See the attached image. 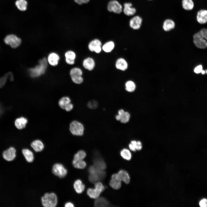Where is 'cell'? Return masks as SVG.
Here are the masks:
<instances>
[{
  "label": "cell",
  "instance_id": "42",
  "mask_svg": "<svg viewBox=\"0 0 207 207\" xmlns=\"http://www.w3.org/2000/svg\"><path fill=\"white\" fill-rule=\"evenodd\" d=\"M199 205L201 207H207V199L204 198L201 200L199 202Z\"/></svg>",
  "mask_w": 207,
  "mask_h": 207
},
{
  "label": "cell",
  "instance_id": "38",
  "mask_svg": "<svg viewBox=\"0 0 207 207\" xmlns=\"http://www.w3.org/2000/svg\"><path fill=\"white\" fill-rule=\"evenodd\" d=\"M86 155V153L85 151L82 150H79L74 155L73 160L76 161L83 160Z\"/></svg>",
  "mask_w": 207,
  "mask_h": 207
},
{
  "label": "cell",
  "instance_id": "48",
  "mask_svg": "<svg viewBox=\"0 0 207 207\" xmlns=\"http://www.w3.org/2000/svg\"><path fill=\"white\" fill-rule=\"evenodd\" d=\"M3 109L2 106L0 104V116L3 113Z\"/></svg>",
  "mask_w": 207,
  "mask_h": 207
},
{
  "label": "cell",
  "instance_id": "28",
  "mask_svg": "<svg viewBox=\"0 0 207 207\" xmlns=\"http://www.w3.org/2000/svg\"><path fill=\"white\" fill-rule=\"evenodd\" d=\"M74 187L77 193H81L84 190L85 186L81 180L77 179L74 183Z\"/></svg>",
  "mask_w": 207,
  "mask_h": 207
},
{
  "label": "cell",
  "instance_id": "46",
  "mask_svg": "<svg viewBox=\"0 0 207 207\" xmlns=\"http://www.w3.org/2000/svg\"><path fill=\"white\" fill-rule=\"evenodd\" d=\"M129 149L135 152L136 150L134 146L131 143L129 144Z\"/></svg>",
  "mask_w": 207,
  "mask_h": 207
},
{
  "label": "cell",
  "instance_id": "41",
  "mask_svg": "<svg viewBox=\"0 0 207 207\" xmlns=\"http://www.w3.org/2000/svg\"><path fill=\"white\" fill-rule=\"evenodd\" d=\"M200 34L207 41V28H204L199 31Z\"/></svg>",
  "mask_w": 207,
  "mask_h": 207
},
{
  "label": "cell",
  "instance_id": "35",
  "mask_svg": "<svg viewBox=\"0 0 207 207\" xmlns=\"http://www.w3.org/2000/svg\"><path fill=\"white\" fill-rule=\"evenodd\" d=\"M120 154L122 157L127 160H130L132 157L130 151L127 149H124L121 150Z\"/></svg>",
  "mask_w": 207,
  "mask_h": 207
},
{
  "label": "cell",
  "instance_id": "45",
  "mask_svg": "<svg viewBox=\"0 0 207 207\" xmlns=\"http://www.w3.org/2000/svg\"><path fill=\"white\" fill-rule=\"evenodd\" d=\"M90 0H74L75 2L79 5H81L83 3H87Z\"/></svg>",
  "mask_w": 207,
  "mask_h": 207
},
{
  "label": "cell",
  "instance_id": "10",
  "mask_svg": "<svg viewBox=\"0 0 207 207\" xmlns=\"http://www.w3.org/2000/svg\"><path fill=\"white\" fill-rule=\"evenodd\" d=\"M107 9L110 12L120 14L122 10V7L119 2L116 0H112L108 3Z\"/></svg>",
  "mask_w": 207,
  "mask_h": 207
},
{
  "label": "cell",
  "instance_id": "19",
  "mask_svg": "<svg viewBox=\"0 0 207 207\" xmlns=\"http://www.w3.org/2000/svg\"><path fill=\"white\" fill-rule=\"evenodd\" d=\"M59 60L60 57L57 54L52 53L49 55L47 60L50 65L55 66L58 64Z\"/></svg>",
  "mask_w": 207,
  "mask_h": 207
},
{
  "label": "cell",
  "instance_id": "6",
  "mask_svg": "<svg viewBox=\"0 0 207 207\" xmlns=\"http://www.w3.org/2000/svg\"><path fill=\"white\" fill-rule=\"evenodd\" d=\"M21 39L16 35L10 34L6 36L4 39V42L12 48H16L18 47L21 43Z\"/></svg>",
  "mask_w": 207,
  "mask_h": 207
},
{
  "label": "cell",
  "instance_id": "9",
  "mask_svg": "<svg viewBox=\"0 0 207 207\" xmlns=\"http://www.w3.org/2000/svg\"><path fill=\"white\" fill-rule=\"evenodd\" d=\"M52 171L55 175L61 178L64 177L67 173V169L62 164L60 163H56L53 165Z\"/></svg>",
  "mask_w": 207,
  "mask_h": 207
},
{
  "label": "cell",
  "instance_id": "37",
  "mask_svg": "<svg viewBox=\"0 0 207 207\" xmlns=\"http://www.w3.org/2000/svg\"><path fill=\"white\" fill-rule=\"evenodd\" d=\"M125 89L129 92H133L136 89V85L135 83L133 81L129 80L127 81L125 83Z\"/></svg>",
  "mask_w": 207,
  "mask_h": 207
},
{
  "label": "cell",
  "instance_id": "22",
  "mask_svg": "<svg viewBox=\"0 0 207 207\" xmlns=\"http://www.w3.org/2000/svg\"><path fill=\"white\" fill-rule=\"evenodd\" d=\"M66 62L68 64L72 65L74 63L76 54L72 51H67L65 54Z\"/></svg>",
  "mask_w": 207,
  "mask_h": 207
},
{
  "label": "cell",
  "instance_id": "49",
  "mask_svg": "<svg viewBox=\"0 0 207 207\" xmlns=\"http://www.w3.org/2000/svg\"><path fill=\"white\" fill-rule=\"evenodd\" d=\"M201 73L202 74H205V70H202V72H201Z\"/></svg>",
  "mask_w": 207,
  "mask_h": 207
},
{
  "label": "cell",
  "instance_id": "44",
  "mask_svg": "<svg viewBox=\"0 0 207 207\" xmlns=\"http://www.w3.org/2000/svg\"><path fill=\"white\" fill-rule=\"evenodd\" d=\"M73 107V104L70 103L66 106L64 110L67 112H69L71 110Z\"/></svg>",
  "mask_w": 207,
  "mask_h": 207
},
{
  "label": "cell",
  "instance_id": "31",
  "mask_svg": "<svg viewBox=\"0 0 207 207\" xmlns=\"http://www.w3.org/2000/svg\"><path fill=\"white\" fill-rule=\"evenodd\" d=\"M15 5L19 10L24 11L26 9L27 3L25 0H17L15 2Z\"/></svg>",
  "mask_w": 207,
  "mask_h": 207
},
{
  "label": "cell",
  "instance_id": "12",
  "mask_svg": "<svg viewBox=\"0 0 207 207\" xmlns=\"http://www.w3.org/2000/svg\"><path fill=\"white\" fill-rule=\"evenodd\" d=\"M118 114L115 117L116 120L120 121L123 123H126L129 121L130 115L128 112H125L123 110L121 109L118 110Z\"/></svg>",
  "mask_w": 207,
  "mask_h": 207
},
{
  "label": "cell",
  "instance_id": "40",
  "mask_svg": "<svg viewBox=\"0 0 207 207\" xmlns=\"http://www.w3.org/2000/svg\"><path fill=\"white\" fill-rule=\"evenodd\" d=\"M87 106L90 108L95 109L97 108L98 106V103L96 101L91 100L88 102Z\"/></svg>",
  "mask_w": 207,
  "mask_h": 207
},
{
  "label": "cell",
  "instance_id": "50",
  "mask_svg": "<svg viewBox=\"0 0 207 207\" xmlns=\"http://www.w3.org/2000/svg\"><path fill=\"white\" fill-rule=\"evenodd\" d=\"M205 73H206L207 74V69L206 70H205Z\"/></svg>",
  "mask_w": 207,
  "mask_h": 207
},
{
  "label": "cell",
  "instance_id": "1",
  "mask_svg": "<svg viewBox=\"0 0 207 207\" xmlns=\"http://www.w3.org/2000/svg\"><path fill=\"white\" fill-rule=\"evenodd\" d=\"M88 171L89 173V180L93 183H95L101 180L106 175V173L104 170L97 169L94 165L90 166Z\"/></svg>",
  "mask_w": 207,
  "mask_h": 207
},
{
  "label": "cell",
  "instance_id": "43",
  "mask_svg": "<svg viewBox=\"0 0 207 207\" xmlns=\"http://www.w3.org/2000/svg\"><path fill=\"white\" fill-rule=\"evenodd\" d=\"M203 70L202 66L200 65L196 67L194 70V72L196 74H199L201 73Z\"/></svg>",
  "mask_w": 207,
  "mask_h": 207
},
{
  "label": "cell",
  "instance_id": "18",
  "mask_svg": "<svg viewBox=\"0 0 207 207\" xmlns=\"http://www.w3.org/2000/svg\"><path fill=\"white\" fill-rule=\"evenodd\" d=\"M119 179L126 184H128L130 180V177L128 172L125 170H121L117 173Z\"/></svg>",
  "mask_w": 207,
  "mask_h": 207
},
{
  "label": "cell",
  "instance_id": "15",
  "mask_svg": "<svg viewBox=\"0 0 207 207\" xmlns=\"http://www.w3.org/2000/svg\"><path fill=\"white\" fill-rule=\"evenodd\" d=\"M121 181L119 178L117 174H113L111 177L109 184L113 189H118L121 186Z\"/></svg>",
  "mask_w": 207,
  "mask_h": 207
},
{
  "label": "cell",
  "instance_id": "13",
  "mask_svg": "<svg viewBox=\"0 0 207 207\" xmlns=\"http://www.w3.org/2000/svg\"><path fill=\"white\" fill-rule=\"evenodd\" d=\"M16 150L13 147H11L4 151L3 154V158L7 161L13 160L16 157Z\"/></svg>",
  "mask_w": 207,
  "mask_h": 207
},
{
  "label": "cell",
  "instance_id": "8",
  "mask_svg": "<svg viewBox=\"0 0 207 207\" xmlns=\"http://www.w3.org/2000/svg\"><path fill=\"white\" fill-rule=\"evenodd\" d=\"M193 38V43L196 47L202 49L207 47V41L199 31L194 34Z\"/></svg>",
  "mask_w": 207,
  "mask_h": 207
},
{
  "label": "cell",
  "instance_id": "20",
  "mask_svg": "<svg viewBox=\"0 0 207 207\" xmlns=\"http://www.w3.org/2000/svg\"><path fill=\"white\" fill-rule=\"evenodd\" d=\"M94 165L97 169L104 170L106 168V164L101 158L96 157L93 160Z\"/></svg>",
  "mask_w": 207,
  "mask_h": 207
},
{
  "label": "cell",
  "instance_id": "33",
  "mask_svg": "<svg viewBox=\"0 0 207 207\" xmlns=\"http://www.w3.org/2000/svg\"><path fill=\"white\" fill-rule=\"evenodd\" d=\"M101 43L99 40L95 39L89 43L88 45V48L90 51H94L95 48L98 46H101Z\"/></svg>",
  "mask_w": 207,
  "mask_h": 207
},
{
  "label": "cell",
  "instance_id": "47",
  "mask_svg": "<svg viewBox=\"0 0 207 207\" xmlns=\"http://www.w3.org/2000/svg\"><path fill=\"white\" fill-rule=\"evenodd\" d=\"M65 207H74V204L70 202H68L66 203L65 205Z\"/></svg>",
  "mask_w": 207,
  "mask_h": 207
},
{
  "label": "cell",
  "instance_id": "7",
  "mask_svg": "<svg viewBox=\"0 0 207 207\" xmlns=\"http://www.w3.org/2000/svg\"><path fill=\"white\" fill-rule=\"evenodd\" d=\"M82 70L78 68H74L71 69L70 71V75L73 82L76 84H80L83 81L82 76Z\"/></svg>",
  "mask_w": 207,
  "mask_h": 207
},
{
  "label": "cell",
  "instance_id": "5",
  "mask_svg": "<svg viewBox=\"0 0 207 207\" xmlns=\"http://www.w3.org/2000/svg\"><path fill=\"white\" fill-rule=\"evenodd\" d=\"M69 129L73 135L82 136L83 134L84 128L81 123L76 120H74L70 124Z\"/></svg>",
  "mask_w": 207,
  "mask_h": 207
},
{
  "label": "cell",
  "instance_id": "2",
  "mask_svg": "<svg viewBox=\"0 0 207 207\" xmlns=\"http://www.w3.org/2000/svg\"><path fill=\"white\" fill-rule=\"evenodd\" d=\"M47 61L43 58L39 61V65L29 70L30 76L32 77H36L44 73L47 67Z\"/></svg>",
  "mask_w": 207,
  "mask_h": 207
},
{
  "label": "cell",
  "instance_id": "16",
  "mask_svg": "<svg viewBox=\"0 0 207 207\" xmlns=\"http://www.w3.org/2000/svg\"><path fill=\"white\" fill-rule=\"evenodd\" d=\"M132 4L130 3H126L124 4L123 12L127 16L134 15L136 12L135 8L132 7Z\"/></svg>",
  "mask_w": 207,
  "mask_h": 207
},
{
  "label": "cell",
  "instance_id": "25",
  "mask_svg": "<svg viewBox=\"0 0 207 207\" xmlns=\"http://www.w3.org/2000/svg\"><path fill=\"white\" fill-rule=\"evenodd\" d=\"M31 146L36 152L42 151L44 147L43 142L39 140H36L33 141L31 144Z\"/></svg>",
  "mask_w": 207,
  "mask_h": 207
},
{
  "label": "cell",
  "instance_id": "14",
  "mask_svg": "<svg viewBox=\"0 0 207 207\" xmlns=\"http://www.w3.org/2000/svg\"><path fill=\"white\" fill-rule=\"evenodd\" d=\"M142 22V18L139 16H136L131 19L129 22V25L133 29L138 30L141 27Z\"/></svg>",
  "mask_w": 207,
  "mask_h": 207
},
{
  "label": "cell",
  "instance_id": "11",
  "mask_svg": "<svg viewBox=\"0 0 207 207\" xmlns=\"http://www.w3.org/2000/svg\"><path fill=\"white\" fill-rule=\"evenodd\" d=\"M197 22L201 24H204L207 23V10L201 9L197 12L196 15Z\"/></svg>",
  "mask_w": 207,
  "mask_h": 207
},
{
  "label": "cell",
  "instance_id": "27",
  "mask_svg": "<svg viewBox=\"0 0 207 207\" xmlns=\"http://www.w3.org/2000/svg\"><path fill=\"white\" fill-rule=\"evenodd\" d=\"M116 67L118 69L124 71L128 67V64L126 61L122 58H119L116 61Z\"/></svg>",
  "mask_w": 207,
  "mask_h": 207
},
{
  "label": "cell",
  "instance_id": "36",
  "mask_svg": "<svg viewBox=\"0 0 207 207\" xmlns=\"http://www.w3.org/2000/svg\"><path fill=\"white\" fill-rule=\"evenodd\" d=\"M72 163L74 167L78 169H83L86 166L85 162L83 160L76 161L73 160Z\"/></svg>",
  "mask_w": 207,
  "mask_h": 207
},
{
  "label": "cell",
  "instance_id": "21",
  "mask_svg": "<svg viewBox=\"0 0 207 207\" xmlns=\"http://www.w3.org/2000/svg\"><path fill=\"white\" fill-rule=\"evenodd\" d=\"M83 65L85 69L89 70H91L95 67L94 61L91 57H87L83 60Z\"/></svg>",
  "mask_w": 207,
  "mask_h": 207
},
{
  "label": "cell",
  "instance_id": "32",
  "mask_svg": "<svg viewBox=\"0 0 207 207\" xmlns=\"http://www.w3.org/2000/svg\"><path fill=\"white\" fill-rule=\"evenodd\" d=\"M71 103V100L68 97H64L59 100L58 104L60 107L64 110L66 106Z\"/></svg>",
  "mask_w": 207,
  "mask_h": 207
},
{
  "label": "cell",
  "instance_id": "26",
  "mask_svg": "<svg viewBox=\"0 0 207 207\" xmlns=\"http://www.w3.org/2000/svg\"><path fill=\"white\" fill-rule=\"evenodd\" d=\"M8 78H9L11 81L14 80L13 75L11 72L6 73L3 76L0 78V89L4 86Z\"/></svg>",
  "mask_w": 207,
  "mask_h": 207
},
{
  "label": "cell",
  "instance_id": "3",
  "mask_svg": "<svg viewBox=\"0 0 207 207\" xmlns=\"http://www.w3.org/2000/svg\"><path fill=\"white\" fill-rule=\"evenodd\" d=\"M43 206L45 207H55L57 203V197L53 193H46L41 198Z\"/></svg>",
  "mask_w": 207,
  "mask_h": 207
},
{
  "label": "cell",
  "instance_id": "39",
  "mask_svg": "<svg viewBox=\"0 0 207 207\" xmlns=\"http://www.w3.org/2000/svg\"><path fill=\"white\" fill-rule=\"evenodd\" d=\"M131 143L134 146L136 150H140L142 148V143L140 141L132 140L131 141Z\"/></svg>",
  "mask_w": 207,
  "mask_h": 207
},
{
  "label": "cell",
  "instance_id": "51",
  "mask_svg": "<svg viewBox=\"0 0 207 207\" xmlns=\"http://www.w3.org/2000/svg\"></svg>",
  "mask_w": 207,
  "mask_h": 207
},
{
  "label": "cell",
  "instance_id": "30",
  "mask_svg": "<svg viewBox=\"0 0 207 207\" xmlns=\"http://www.w3.org/2000/svg\"><path fill=\"white\" fill-rule=\"evenodd\" d=\"M22 153L26 160L29 162H32L34 159L32 152L29 149H24L22 151Z\"/></svg>",
  "mask_w": 207,
  "mask_h": 207
},
{
  "label": "cell",
  "instance_id": "29",
  "mask_svg": "<svg viewBox=\"0 0 207 207\" xmlns=\"http://www.w3.org/2000/svg\"><path fill=\"white\" fill-rule=\"evenodd\" d=\"M94 205L96 207H106L108 206L109 203L105 198L99 197L95 201Z\"/></svg>",
  "mask_w": 207,
  "mask_h": 207
},
{
  "label": "cell",
  "instance_id": "4",
  "mask_svg": "<svg viewBox=\"0 0 207 207\" xmlns=\"http://www.w3.org/2000/svg\"><path fill=\"white\" fill-rule=\"evenodd\" d=\"M105 189V187L100 182L95 183L94 188H89L87 191V195L91 198L96 199Z\"/></svg>",
  "mask_w": 207,
  "mask_h": 207
},
{
  "label": "cell",
  "instance_id": "17",
  "mask_svg": "<svg viewBox=\"0 0 207 207\" xmlns=\"http://www.w3.org/2000/svg\"><path fill=\"white\" fill-rule=\"evenodd\" d=\"M175 22L172 20L167 19L163 22L162 28L165 31H169L174 29L175 27Z\"/></svg>",
  "mask_w": 207,
  "mask_h": 207
},
{
  "label": "cell",
  "instance_id": "23",
  "mask_svg": "<svg viewBox=\"0 0 207 207\" xmlns=\"http://www.w3.org/2000/svg\"><path fill=\"white\" fill-rule=\"evenodd\" d=\"M182 6L185 10L190 11L194 8V3L193 0H182Z\"/></svg>",
  "mask_w": 207,
  "mask_h": 207
},
{
  "label": "cell",
  "instance_id": "34",
  "mask_svg": "<svg viewBox=\"0 0 207 207\" xmlns=\"http://www.w3.org/2000/svg\"><path fill=\"white\" fill-rule=\"evenodd\" d=\"M114 47V42L112 41L106 43L102 46L103 50L105 52L108 53L111 52Z\"/></svg>",
  "mask_w": 207,
  "mask_h": 207
},
{
  "label": "cell",
  "instance_id": "24",
  "mask_svg": "<svg viewBox=\"0 0 207 207\" xmlns=\"http://www.w3.org/2000/svg\"><path fill=\"white\" fill-rule=\"evenodd\" d=\"M28 122L27 119L24 117H21L16 119L15 122L16 127L19 129L24 128Z\"/></svg>",
  "mask_w": 207,
  "mask_h": 207
}]
</instances>
